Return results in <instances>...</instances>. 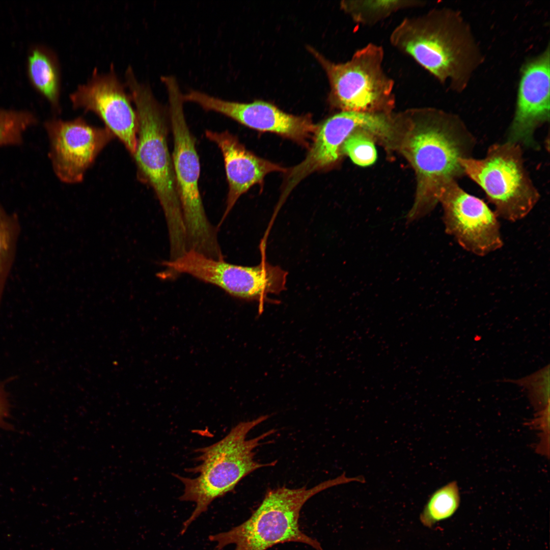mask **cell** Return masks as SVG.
I'll return each instance as SVG.
<instances>
[{
	"label": "cell",
	"mask_w": 550,
	"mask_h": 550,
	"mask_svg": "<svg viewBox=\"0 0 550 550\" xmlns=\"http://www.w3.org/2000/svg\"><path fill=\"white\" fill-rule=\"evenodd\" d=\"M446 232L464 249L483 256L500 249L503 241L497 215L481 199L461 188L455 179L441 188Z\"/></svg>",
	"instance_id": "obj_10"
},
{
	"label": "cell",
	"mask_w": 550,
	"mask_h": 550,
	"mask_svg": "<svg viewBox=\"0 0 550 550\" xmlns=\"http://www.w3.org/2000/svg\"><path fill=\"white\" fill-rule=\"evenodd\" d=\"M390 42L456 92L465 89L482 62L468 24L459 13L447 8L403 18L392 31Z\"/></svg>",
	"instance_id": "obj_1"
},
{
	"label": "cell",
	"mask_w": 550,
	"mask_h": 550,
	"mask_svg": "<svg viewBox=\"0 0 550 550\" xmlns=\"http://www.w3.org/2000/svg\"><path fill=\"white\" fill-rule=\"evenodd\" d=\"M268 418V415H263L240 422L221 440L197 449L199 455L196 461L200 463L186 469L189 473L196 474L195 478L174 475L184 487L179 500L196 504L190 516L183 522L181 534L208 510L214 500L232 492L246 476L260 468L276 464L277 461L264 463L255 459V449L262 444L263 440L274 433V429L247 439L249 433Z\"/></svg>",
	"instance_id": "obj_4"
},
{
	"label": "cell",
	"mask_w": 550,
	"mask_h": 550,
	"mask_svg": "<svg viewBox=\"0 0 550 550\" xmlns=\"http://www.w3.org/2000/svg\"><path fill=\"white\" fill-rule=\"evenodd\" d=\"M388 129L387 118L379 113L342 111L327 119L318 127L305 159L289 171L279 205L308 175L335 162L343 142L352 133L363 130L381 138Z\"/></svg>",
	"instance_id": "obj_13"
},
{
	"label": "cell",
	"mask_w": 550,
	"mask_h": 550,
	"mask_svg": "<svg viewBox=\"0 0 550 550\" xmlns=\"http://www.w3.org/2000/svg\"><path fill=\"white\" fill-rule=\"evenodd\" d=\"M44 127L53 172L60 181L69 184L83 180L98 155L115 138L106 127L91 125L81 117L70 121L50 119Z\"/></svg>",
	"instance_id": "obj_11"
},
{
	"label": "cell",
	"mask_w": 550,
	"mask_h": 550,
	"mask_svg": "<svg viewBox=\"0 0 550 550\" xmlns=\"http://www.w3.org/2000/svg\"><path fill=\"white\" fill-rule=\"evenodd\" d=\"M125 86L113 65L106 73L94 69L87 82L78 85L69 99L73 108L97 115L132 155L136 147L138 116Z\"/></svg>",
	"instance_id": "obj_12"
},
{
	"label": "cell",
	"mask_w": 550,
	"mask_h": 550,
	"mask_svg": "<svg viewBox=\"0 0 550 550\" xmlns=\"http://www.w3.org/2000/svg\"><path fill=\"white\" fill-rule=\"evenodd\" d=\"M423 114L424 123L412 130L403 146L417 177L415 202L407 215L409 222L434 207L447 181L464 175L459 160L471 157L476 144L474 135L458 116L433 109Z\"/></svg>",
	"instance_id": "obj_3"
},
{
	"label": "cell",
	"mask_w": 550,
	"mask_h": 550,
	"mask_svg": "<svg viewBox=\"0 0 550 550\" xmlns=\"http://www.w3.org/2000/svg\"><path fill=\"white\" fill-rule=\"evenodd\" d=\"M367 134L361 130L353 132L345 140L340 149L353 163L361 167L370 166L377 159L374 144Z\"/></svg>",
	"instance_id": "obj_23"
},
{
	"label": "cell",
	"mask_w": 550,
	"mask_h": 550,
	"mask_svg": "<svg viewBox=\"0 0 550 550\" xmlns=\"http://www.w3.org/2000/svg\"><path fill=\"white\" fill-rule=\"evenodd\" d=\"M309 49L326 71L332 101L343 111L386 114L393 107L395 82L383 68L381 46L369 43L342 63L330 62Z\"/></svg>",
	"instance_id": "obj_8"
},
{
	"label": "cell",
	"mask_w": 550,
	"mask_h": 550,
	"mask_svg": "<svg viewBox=\"0 0 550 550\" xmlns=\"http://www.w3.org/2000/svg\"><path fill=\"white\" fill-rule=\"evenodd\" d=\"M549 46L521 66L516 108L507 141L537 148L534 132L549 120Z\"/></svg>",
	"instance_id": "obj_15"
},
{
	"label": "cell",
	"mask_w": 550,
	"mask_h": 550,
	"mask_svg": "<svg viewBox=\"0 0 550 550\" xmlns=\"http://www.w3.org/2000/svg\"><path fill=\"white\" fill-rule=\"evenodd\" d=\"M426 5L425 1L417 0H359L343 1L340 7L354 22L371 26L398 11Z\"/></svg>",
	"instance_id": "obj_18"
},
{
	"label": "cell",
	"mask_w": 550,
	"mask_h": 550,
	"mask_svg": "<svg viewBox=\"0 0 550 550\" xmlns=\"http://www.w3.org/2000/svg\"><path fill=\"white\" fill-rule=\"evenodd\" d=\"M526 388L533 406L541 410L549 405V366L518 379H504Z\"/></svg>",
	"instance_id": "obj_22"
},
{
	"label": "cell",
	"mask_w": 550,
	"mask_h": 550,
	"mask_svg": "<svg viewBox=\"0 0 550 550\" xmlns=\"http://www.w3.org/2000/svg\"><path fill=\"white\" fill-rule=\"evenodd\" d=\"M345 473L312 487L290 488L285 486L269 489L251 516L230 530L209 536L216 543L214 550H222L230 544L234 550H266L279 543H302L316 550H323L320 543L299 529L300 510L307 501L319 492L337 485L355 481Z\"/></svg>",
	"instance_id": "obj_5"
},
{
	"label": "cell",
	"mask_w": 550,
	"mask_h": 550,
	"mask_svg": "<svg viewBox=\"0 0 550 550\" xmlns=\"http://www.w3.org/2000/svg\"><path fill=\"white\" fill-rule=\"evenodd\" d=\"M26 70L34 89L47 100L53 110L60 112L61 76L56 53L45 46H33L28 53Z\"/></svg>",
	"instance_id": "obj_17"
},
{
	"label": "cell",
	"mask_w": 550,
	"mask_h": 550,
	"mask_svg": "<svg viewBox=\"0 0 550 550\" xmlns=\"http://www.w3.org/2000/svg\"><path fill=\"white\" fill-rule=\"evenodd\" d=\"M9 413V404L7 396L4 390L3 383H0V427L4 428H9L5 422Z\"/></svg>",
	"instance_id": "obj_24"
},
{
	"label": "cell",
	"mask_w": 550,
	"mask_h": 550,
	"mask_svg": "<svg viewBox=\"0 0 550 550\" xmlns=\"http://www.w3.org/2000/svg\"><path fill=\"white\" fill-rule=\"evenodd\" d=\"M459 488L456 481L449 482L431 495L420 515L423 526L431 528L439 521L452 517L460 503Z\"/></svg>",
	"instance_id": "obj_20"
},
{
	"label": "cell",
	"mask_w": 550,
	"mask_h": 550,
	"mask_svg": "<svg viewBox=\"0 0 550 550\" xmlns=\"http://www.w3.org/2000/svg\"><path fill=\"white\" fill-rule=\"evenodd\" d=\"M162 264L175 273H186L218 286L232 296L257 300L260 313L268 294H279L286 288L287 272L265 260L256 266H243L188 250L181 257Z\"/></svg>",
	"instance_id": "obj_9"
},
{
	"label": "cell",
	"mask_w": 550,
	"mask_h": 550,
	"mask_svg": "<svg viewBox=\"0 0 550 550\" xmlns=\"http://www.w3.org/2000/svg\"><path fill=\"white\" fill-rule=\"evenodd\" d=\"M38 122L30 111L0 107V147L22 145L24 133Z\"/></svg>",
	"instance_id": "obj_21"
},
{
	"label": "cell",
	"mask_w": 550,
	"mask_h": 550,
	"mask_svg": "<svg viewBox=\"0 0 550 550\" xmlns=\"http://www.w3.org/2000/svg\"><path fill=\"white\" fill-rule=\"evenodd\" d=\"M183 99L184 102L195 103L205 111L219 113L252 129L276 133L301 143L315 134L318 127L309 117L287 114L260 100L239 102L193 89L184 94Z\"/></svg>",
	"instance_id": "obj_14"
},
{
	"label": "cell",
	"mask_w": 550,
	"mask_h": 550,
	"mask_svg": "<svg viewBox=\"0 0 550 550\" xmlns=\"http://www.w3.org/2000/svg\"><path fill=\"white\" fill-rule=\"evenodd\" d=\"M163 84L168 96V110L174 145L172 157L187 249L209 257L219 258L223 254L216 229L207 217L200 195V159L196 139L186 120L183 93L175 78L167 79Z\"/></svg>",
	"instance_id": "obj_6"
},
{
	"label": "cell",
	"mask_w": 550,
	"mask_h": 550,
	"mask_svg": "<svg viewBox=\"0 0 550 550\" xmlns=\"http://www.w3.org/2000/svg\"><path fill=\"white\" fill-rule=\"evenodd\" d=\"M205 135L221 150L228 184L226 209L219 226L242 194L252 186L262 182L267 174L286 172V169L256 156L246 150L236 136L227 130L216 132L207 130Z\"/></svg>",
	"instance_id": "obj_16"
},
{
	"label": "cell",
	"mask_w": 550,
	"mask_h": 550,
	"mask_svg": "<svg viewBox=\"0 0 550 550\" xmlns=\"http://www.w3.org/2000/svg\"><path fill=\"white\" fill-rule=\"evenodd\" d=\"M125 85L138 116L136 147L132 155L137 176L154 191L167 222L170 252L180 254L186 249L187 239L168 146V110L155 98L150 87L139 82L134 74L126 76Z\"/></svg>",
	"instance_id": "obj_2"
},
{
	"label": "cell",
	"mask_w": 550,
	"mask_h": 550,
	"mask_svg": "<svg viewBox=\"0 0 550 550\" xmlns=\"http://www.w3.org/2000/svg\"><path fill=\"white\" fill-rule=\"evenodd\" d=\"M521 146L506 141L490 146L482 159H460L464 175L479 185L495 213L515 222L527 216L540 194L524 165Z\"/></svg>",
	"instance_id": "obj_7"
},
{
	"label": "cell",
	"mask_w": 550,
	"mask_h": 550,
	"mask_svg": "<svg viewBox=\"0 0 550 550\" xmlns=\"http://www.w3.org/2000/svg\"><path fill=\"white\" fill-rule=\"evenodd\" d=\"M20 229L17 214L8 212L0 202V305L15 260Z\"/></svg>",
	"instance_id": "obj_19"
}]
</instances>
